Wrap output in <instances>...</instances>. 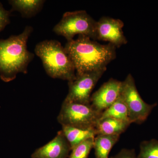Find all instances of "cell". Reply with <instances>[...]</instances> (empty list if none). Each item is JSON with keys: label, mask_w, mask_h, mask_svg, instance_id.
Returning <instances> with one entry per match:
<instances>
[{"label": "cell", "mask_w": 158, "mask_h": 158, "mask_svg": "<svg viewBox=\"0 0 158 158\" xmlns=\"http://www.w3.org/2000/svg\"><path fill=\"white\" fill-rule=\"evenodd\" d=\"M116 48L110 44H102L84 35L68 41L64 47L74 65L76 75L107 69L116 58Z\"/></svg>", "instance_id": "1"}, {"label": "cell", "mask_w": 158, "mask_h": 158, "mask_svg": "<svg viewBox=\"0 0 158 158\" xmlns=\"http://www.w3.org/2000/svg\"><path fill=\"white\" fill-rule=\"evenodd\" d=\"M33 31L32 27L27 26L19 35L0 39V77L4 82L13 81L18 74L27 73L28 66L34 56L27 47Z\"/></svg>", "instance_id": "2"}, {"label": "cell", "mask_w": 158, "mask_h": 158, "mask_svg": "<svg viewBox=\"0 0 158 158\" xmlns=\"http://www.w3.org/2000/svg\"><path fill=\"white\" fill-rule=\"evenodd\" d=\"M34 51L42 61L49 76L68 82L76 77L74 65L59 41L53 40H44L37 44Z\"/></svg>", "instance_id": "3"}, {"label": "cell", "mask_w": 158, "mask_h": 158, "mask_svg": "<svg viewBox=\"0 0 158 158\" xmlns=\"http://www.w3.org/2000/svg\"><path fill=\"white\" fill-rule=\"evenodd\" d=\"M97 21L85 10L68 11L54 27L53 31L67 40H73L76 35H84L96 40Z\"/></svg>", "instance_id": "4"}, {"label": "cell", "mask_w": 158, "mask_h": 158, "mask_svg": "<svg viewBox=\"0 0 158 158\" xmlns=\"http://www.w3.org/2000/svg\"><path fill=\"white\" fill-rule=\"evenodd\" d=\"M101 114L90 103H81L64 100L57 120L62 126L95 129Z\"/></svg>", "instance_id": "5"}, {"label": "cell", "mask_w": 158, "mask_h": 158, "mask_svg": "<svg viewBox=\"0 0 158 158\" xmlns=\"http://www.w3.org/2000/svg\"><path fill=\"white\" fill-rule=\"evenodd\" d=\"M120 95L127 106L131 123L142 124L157 106V103L149 104L142 99L136 88L135 79L131 74H129L122 81Z\"/></svg>", "instance_id": "6"}, {"label": "cell", "mask_w": 158, "mask_h": 158, "mask_svg": "<svg viewBox=\"0 0 158 158\" xmlns=\"http://www.w3.org/2000/svg\"><path fill=\"white\" fill-rule=\"evenodd\" d=\"M106 70V69L76 75L74 80L68 82L69 92L65 100L90 104L91 92Z\"/></svg>", "instance_id": "7"}, {"label": "cell", "mask_w": 158, "mask_h": 158, "mask_svg": "<svg viewBox=\"0 0 158 158\" xmlns=\"http://www.w3.org/2000/svg\"><path fill=\"white\" fill-rule=\"evenodd\" d=\"M124 23L119 19L103 16L97 21L96 40L106 41L116 48L127 44L123 31Z\"/></svg>", "instance_id": "8"}, {"label": "cell", "mask_w": 158, "mask_h": 158, "mask_svg": "<svg viewBox=\"0 0 158 158\" xmlns=\"http://www.w3.org/2000/svg\"><path fill=\"white\" fill-rule=\"evenodd\" d=\"M122 86V81L110 79L91 95L90 104L102 113L118 99L121 94Z\"/></svg>", "instance_id": "9"}, {"label": "cell", "mask_w": 158, "mask_h": 158, "mask_svg": "<svg viewBox=\"0 0 158 158\" xmlns=\"http://www.w3.org/2000/svg\"><path fill=\"white\" fill-rule=\"evenodd\" d=\"M71 148L62 130L47 144L36 149L31 158H67Z\"/></svg>", "instance_id": "10"}, {"label": "cell", "mask_w": 158, "mask_h": 158, "mask_svg": "<svg viewBox=\"0 0 158 158\" xmlns=\"http://www.w3.org/2000/svg\"><path fill=\"white\" fill-rule=\"evenodd\" d=\"M131 124V123L128 121L116 118H106L98 120L95 129L97 135L120 136L127 130Z\"/></svg>", "instance_id": "11"}, {"label": "cell", "mask_w": 158, "mask_h": 158, "mask_svg": "<svg viewBox=\"0 0 158 158\" xmlns=\"http://www.w3.org/2000/svg\"><path fill=\"white\" fill-rule=\"evenodd\" d=\"M45 1L42 0H11L9 1L12 11L19 12L23 17L31 18L41 11Z\"/></svg>", "instance_id": "12"}, {"label": "cell", "mask_w": 158, "mask_h": 158, "mask_svg": "<svg viewBox=\"0 0 158 158\" xmlns=\"http://www.w3.org/2000/svg\"><path fill=\"white\" fill-rule=\"evenodd\" d=\"M62 131L70 144L71 150L85 140L94 138L97 135L95 129H83L63 126Z\"/></svg>", "instance_id": "13"}, {"label": "cell", "mask_w": 158, "mask_h": 158, "mask_svg": "<svg viewBox=\"0 0 158 158\" xmlns=\"http://www.w3.org/2000/svg\"><path fill=\"white\" fill-rule=\"evenodd\" d=\"M119 135H98L94 139L93 148L95 158H110V151L119 140Z\"/></svg>", "instance_id": "14"}, {"label": "cell", "mask_w": 158, "mask_h": 158, "mask_svg": "<svg viewBox=\"0 0 158 158\" xmlns=\"http://www.w3.org/2000/svg\"><path fill=\"white\" fill-rule=\"evenodd\" d=\"M106 118H116L130 122L127 106L121 95L114 103L102 113L99 119Z\"/></svg>", "instance_id": "15"}, {"label": "cell", "mask_w": 158, "mask_h": 158, "mask_svg": "<svg viewBox=\"0 0 158 158\" xmlns=\"http://www.w3.org/2000/svg\"><path fill=\"white\" fill-rule=\"evenodd\" d=\"M138 158H158V141L153 139L141 142Z\"/></svg>", "instance_id": "16"}, {"label": "cell", "mask_w": 158, "mask_h": 158, "mask_svg": "<svg viewBox=\"0 0 158 158\" xmlns=\"http://www.w3.org/2000/svg\"><path fill=\"white\" fill-rule=\"evenodd\" d=\"M94 138H90L83 141L71 150L69 158H88L94 147Z\"/></svg>", "instance_id": "17"}, {"label": "cell", "mask_w": 158, "mask_h": 158, "mask_svg": "<svg viewBox=\"0 0 158 158\" xmlns=\"http://www.w3.org/2000/svg\"><path fill=\"white\" fill-rule=\"evenodd\" d=\"M10 12L7 11L0 2V32L10 23Z\"/></svg>", "instance_id": "18"}, {"label": "cell", "mask_w": 158, "mask_h": 158, "mask_svg": "<svg viewBox=\"0 0 158 158\" xmlns=\"http://www.w3.org/2000/svg\"><path fill=\"white\" fill-rule=\"evenodd\" d=\"M110 158H138L136 154L135 150L123 148L120 150L116 155Z\"/></svg>", "instance_id": "19"}]
</instances>
